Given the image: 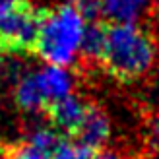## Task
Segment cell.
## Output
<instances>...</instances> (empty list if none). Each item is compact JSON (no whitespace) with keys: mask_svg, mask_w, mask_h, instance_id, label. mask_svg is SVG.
Here are the masks:
<instances>
[{"mask_svg":"<svg viewBox=\"0 0 159 159\" xmlns=\"http://www.w3.org/2000/svg\"><path fill=\"white\" fill-rule=\"evenodd\" d=\"M95 155L97 153L93 149L82 146L80 142L62 140L54 149V153L51 155V159H95Z\"/></svg>","mask_w":159,"mask_h":159,"instance_id":"obj_10","label":"cell"},{"mask_svg":"<svg viewBox=\"0 0 159 159\" xmlns=\"http://www.w3.org/2000/svg\"><path fill=\"white\" fill-rule=\"evenodd\" d=\"M60 142L62 140L54 128L39 126L27 134L25 140L10 149V159H51Z\"/></svg>","mask_w":159,"mask_h":159,"instance_id":"obj_5","label":"cell"},{"mask_svg":"<svg viewBox=\"0 0 159 159\" xmlns=\"http://www.w3.org/2000/svg\"><path fill=\"white\" fill-rule=\"evenodd\" d=\"M33 78L37 82V87L41 91V97L47 105L49 111L54 103H58L60 99L68 97L74 93V85L76 80L68 68H60V66H51L45 64L43 68L33 70Z\"/></svg>","mask_w":159,"mask_h":159,"instance_id":"obj_4","label":"cell"},{"mask_svg":"<svg viewBox=\"0 0 159 159\" xmlns=\"http://www.w3.org/2000/svg\"><path fill=\"white\" fill-rule=\"evenodd\" d=\"M14 2H20V0H0V4H14Z\"/></svg>","mask_w":159,"mask_h":159,"instance_id":"obj_12","label":"cell"},{"mask_svg":"<svg viewBox=\"0 0 159 159\" xmlns=\"http://www.w3.org/2000/svg\"><path fill=\"white\" fill-rule=\"evenodd\" d=\"M87 20L78 4H60L43 12L33 51L51 66L68 68L82 51Z\"/></svg>","mask_w":159,"mask_h":159,"instance_id":"obj_2","label":"cell"},{"mask_svg":"<svg viewBox=\"0 0 159 159\" xmlns=\"http://www.w3.org/2000/svg\"><path fill=\"white\" fill-rule=\"evenodd\" d=\"M41 16L43 12L27 0L0 4V52H23L33 49Z\"/></svg>","mask_w":159,"mask_h":159,"instance_id":"obj_3","label":"cell"},{"mask_svg":"<svg viewBox=\"0 0 159 159\" xmlns=\"http://www.w3.org/2000/svg\"><path fill=\"white\" fill-rule=\"evenodd\" d=\"M0 159H10V149L0 146Z\"/></svg>","mask_w":159,"mask_h":159,"instance_id":"obj_11","label":"cell"},{"mask_svg":"<svg viewBox=\"0 0 159 159\" xmlns=\"http://www.w3.org/2000/svg\"><path fill=\"white\" fill-rule=\"evenodd\" d=\"M157 60V45L140 23H113L107 27V41L101 64L116 80L132 82L146 76Z\"/></svg>","mask_w":159,"mask_h":159,"instance_id":"obj_1","label":"cell"},{"mask_svg":"<svg viewBox=\"0 0 159 159\" xmlns=\"http://www.w3.org/2000/svg\"><path fill=\"white\" fill-rule=\"evenodd\" d=\"M74 2H80V0H74Z\"/></svg>","mask_w":159,"mask_h":159,"instance_id":"obj_13","label":"cell"},{"mask_svg":"<svg viewBox=\"0 0 159 159\" xmlns=\"http://www.w3.org/2000/svg\"><path fill=\"white\" fill-rule=\"evenodd\" d=\"M105 41H107V27L99 25V23H89L84 33L80 54L87 60L101 62L103 52H105Z\"/></svg>","mask_w":159,"mask_h":159,"instance_id":"obj_9","label":"cell"},{"mask_svg":"<svg viewBox=\"0 0 159 159\" xmlns=\"http://www.w3.org/2000/svg\"><path fill=\"white\" fill-rule=\"evenodd\" d=\"M111 130H113V126H111V120H109L107 113L103 109L95 107V105H89L84 122L80 124V128H78V132L74 136L78 138L76 142H80L82 146L97 152L99 148H103L109 142Z\"/></svg>","mask_w":159,"mask_h":159,"instance_id":"obj_6","label":"cell"},{"mask_svg":"<svg viewBox=\"0 0 159 159\" xmlns=\"http://www.w3.org/2000/svg\"><path fill=\"white\" fill-rule=\"evenodd\" d=\"M87 103L78 97V95H68V97L60 99L58 103L49 109V116L54 124V128H58L62 132H68V134H76L80 124L84 122L85 113H87Z\"/></svg>","mask_w":159,"mask_h":159,"instance_id":"obj_7","label":"cell"},{"mask_svg":"<svg viewBox=\"0 0 159 159\" xmlns=\"http://www.w3.org/2000/svg\"><path fill=\"white\" fill-rule=\"evenodd\" d=\"M99 8L113 23H140L152 8V0H99Z\"/></svg>","mask_w":159,"mask_h":159,"instance_id":"obj_8","label":"cell"}]
</instances>
